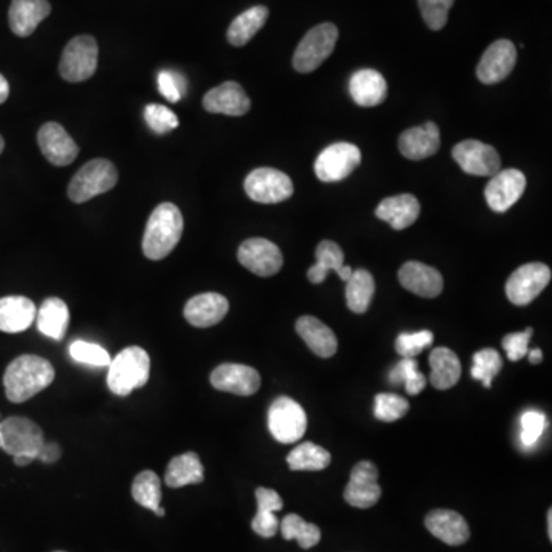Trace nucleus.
Here are the masks:
<instances>
[{
  "instance_id": "nucleus-1",
  "label": "nucleus",
  "mask_w": 552,
  "mask_h": 552,
  "mask_svg": "<svg viewBox=\"0 0 552 552\" xmlns=\"http://www.w3.org/2000/svg\"><path fill=\"white\" fill-rule=\"evenodd\" d=\"M56 378L53 364L36 355H22L14 359L4 375L5 393L14 404H22L50 387Z\"/></svg>"
},
{
  "instance_id": "nucleus-2",
  "label": "nucleus",
  "mask_w": 552,
  "mask_h": 552,
  "mask_svg": "<svg viewBox=\"0 0 552 552\" xmlns=\"http://www.w3.org/2000/svg\"><path fill=\"white\" fill-rule=\"evenodd\" d=\"M183 227V215L175 204L163 203L155 207L143 237L145 257L152 261L168 257L180 243Z\"/></svg>"
},
{
  "instance_id": "nucleus-3",
  "label": "nucleus",
  "mask_w": 552,
  "mask_h": 552,
  "mask_svg": "<svg viewBox=\"0 0 552 552\" xmlns=\"http://www.w3.org/2000/svg\"><path fill=\"white\" fill-rule=\"evenodd\" d=\"M151 359L137 345L122 350L109 364L108 387L117 396H129L149 381Z\"/></svg>"
},
{
  "instance_id": "nucleus-4",
  "label": "nucleus",
  "mask_w": 552,
  "mask_h": 552,
  "mask_svg": "<svg viewBox=\"0 0 552 552\" xmlns=\"http://www.w3.org/2000/svg\"><path fill=\"white\" fill-rule=\"evenodd\" d=\"M119 181L117 169L105 158L91 160L80 168L69 183L68 195L74 203H85L97 195L115 188Z\"/></svg>"
},
{
  "instance_id": "nucleus-5",
  "label": "nucleus",
  "mask_w": 552,
  "mask_h": 552,
  "mask_svg": "<svg viewBox=\"0 0 552 552\" xmlns=\"http://www.w3.org/2000/svg\"><path fill=\"white\" fill-rule=\"evenodd\" d=\"M338 28L333 23H321L312 28L299 42L293 54V68L298 73L309 74L329 59L338 42Z\"/></svg>"
},
{
  "instance_id": "nucleus-6",
  "label": "nucleus",
  "mask_w": 552,
  "mask_h": 552,
  "mask_svg": "<svg viewBox=\"0 0 552 552\" xmlns=\"http://www.w3.org/2000/svg\"><path fill=\"white\" fill-rule=\"evenodd\" d=\"M99 63V45L91 36H77L66 45L60 60V76L69 83L91 79Z\"/></svg>"
},
{
  "instance_id": "nucleus-7",
  "label": "nucleus",
  "mask_w": 552,
  "mask_h": 552,
  "mask_svg": "<svg viewBox=\"0 0 552 552\" xmlns=\"http://www.w3.org/2000/svg\"><path fill=\"white\" fill-rule=\"evenodd\" d=\"M45 444L42 428L28 418L13 416L0 422V448L10 456L28 454L37 459Z\"/></svg>"
},
{
  "instance_id": "nucleus-8",
  "label": "nucleus",
  "mask_w": 552,
  "mask_h": 552,
  "mask_svg": "<svg viewBox=\"0 0 552 552\" xmlns=\"http://www.w3.org/2000/svg\"><path fill=\"white\" fill-rule=\"evenodd\" d=\"M270 434L280 444H295L301 441L307 430L306 411L292 398L281 396L269 408Z\"/></svg>"
},
{
  "instance_id": "nucleus-9",
  "label": "nucleus",
  "mask_w": 552,
  "mask_h": 552,
  "mask_svg": "<svg viewBox=\"0 0 552 552\" xmlns=\"http://www.w3.org/2000/svg\"><path fill=\"white\" fill-rule=\"evenodd\" d=\"M551 281V269L546 264L529 263L520 266L506 281V298L514 306H528Z\"/></svg>"
},
{
  "instance_id": "nucleus-10",
  "label": "nucleus",
  "mask_w": 552,
  "mask_h": 552,
  "mask_svg": "<svg viewBox=\"0 0 552 552\" xmlns=\"http://www.w3.org/2000/svg\"><path fill=\"white\" fill-rule=\"evenodd\" d=\"M244 189L250 200L263 204L281 203L293 195L289 175L272 168H258L250 172L244 181Z\"/></svg>"
},
{
  "instance_id": "nucleus-11",
  "label": "nucleus",
  "mask_w": 552,
  "mask_h": 552,
  "mask_svg": "<svg viewBox=\"0 0 552 552\" xmlns=\"http://www.w3.org/2000/svg\"><path fill=\"white\" fill-rule=\"evenodd\" d=\"M361 163V151L352 143H335L324 149L315 161L316 177L324 183H336L349 177Z\"/></svg>"
},
{
  "instance_id": "nucleus-12",
  "label": "nucleus",
  "mask_w": 552,
  "mask_h": 552,
  "mask_svg": "<svg viewBox=\"0 0 552 552\" xmlns=\"http://www.w3.org/2000/svg\"><path fill=\"white\" fill-rule=\"evenodd\" d=\"M451 154L465 174L493 177L502 168V161L496 149L479 140H465L457 143Z\"/></svg>"
},
{
  "instance_id": "nucleus-13",
  "label": "nucleus",
  "mask_w": 552,
  "mask_h": 552,
  "mask_svg": "<svg viewBox=\"0 0 552 552\" xmlns=\"http://www.w3.org/2000/svg\"><path fill=\"white\" fill-rule=\"evenodd\" d=\"M378 468L373 462L362 460L350 474L349 483L345 487L344 499L349 505L361 510L372 508L381 499L382 490L378 483Z\"/></svg>"
},
{
  "instance_id": "nucleus-14",
  "label": "nucleus",
  "mask_w": 552,
  "mask_h": 552,
  "mask_svg": "<svg viewBox=\"0 0 552 552\" xmlns=\"http://www.w3.org/2000/svg\"><path fill=\"white\" fill-rule=\"evenodd\" d=\"M238 261L258 276H272L283 267L280 247L266 238H250L238 249Z\"/></svg>"
},
{
  "instance_id": "nucleus-15",
  "label": "nucleus",
  "mask_w": 552,
  "mask_h": 552,
  "mask_svg": "<svg viewBox=\"0 0 552 552\" xmlns=\"http://www.w3.org/2000/svg\"><path fill=\"white\" fill-rule=\"evenodd\" d=\"M517 50L510 40H496L488 46L477 65V79L485 85H496L513 73Z\"/></svg>"
},
{
  "instance_id": "nucleus-16",
  "label": "nucleus",
  "mask_w": 552,
  "mask_h": 552,
  "mask_svg": "<svg viewBox=\"0 0 552 552\" xmlns=\"http://www.w3.org/2000/svg\"><path fill=\"white\" fill-rule=\"evenodd\" d=\"M525 188L526 177L522 171L505 169L491 177L490 183L485 188V198L494 212L503 214L520 200Z\"/></svg>"
},
{
  "instance_id": "nucleus-17",
  "label": "nucleus",
  "mask_w": 552,
  "mask_h": 552,
  "mask_svg": "<svg viewBox=\"0 0 552 552\" xmlns=\"http://www.w3.org/2000/svg\"><path fill=\"white\" fill-rule=\"evenodd\" d=\"M211 384L232 395L252 396L260 390L261 376L249 365L221 364L212 372Z\"/></svg>"
},
{
  "instance_id": "nucleus-18",
  "label": "nucleus",
  "mask_w": 552,
  "mask_h": 552,
  "mask_svg": "<svg viewBox=\"0 0 552 552\" xmlns=\"http://www.w3.org/2000/svg\"><path fill=\"white\" fill-rule=\"evenodd\" d=\"M40 151L54 166H68L79 155V146L59 123H46L37 134Z\"/></svg>"
},
{
  "instance_id": "nucleus-19",
  "label": "nucleus",
  "mask_w": 552,
  "mask_h": 552,
  "mask_svg": "<svg viewBox=\"0 0 552 552\" xmlns=\"http://www.w3.org/2000/svg\"><path fill=\"white\" fill-rule=\"evenodd\" d=\"M399 283L404 289L422 298H436L444 290V278L439 270L419 263L408 261L399 269Z\"/></svg>"
},
{
  "instance_id": "nucleus-20",
  "label": "nucleus",
  "mask_w": 552,
  "mask_h": 552,
  "mask_svg": "<svg viewBox=\"0 0 552 552\" xmlns=\"http://www.w3.org/2000/svg\"><path fill=\"white\" fill-rule=\"evenodd\" d=\"M229 312V301L220 293H200L184 306V318L198 329L217 326Z\"/></svg>"
},
{
  "instance_id": "nucleus-21",
  "label": "nucleus",
  "mask_w": 552,
  "mask_h": 552,
  "mask_svg": "<svg viewBox=\"0 0 552 552\" xmlns=\"http://www.w3.org/2000/svg\"><path fill=\"white\" fill-rule=\"evenodd\" d=\"M203 106L212 114L240 117L249 112L250 99L240 83L224 82L207 92L203 99Z\"/></svg>"
},
{
  "instance_id": "nucleus-22",
  "label": "nucleus",
  "mask_w": 552,
  "mask_h": 552,
  "mask_svg": "<svg viewBox=\"0 0 552 552\" xmlns=\"http://www.w3.org/2000/svg\"><path fill=\"white\" fill-rule=\"evenodd\" d=\"M441 148V132L436 123L407 129L399 137V151L408 160H425L436 154Z\"/></svg>"
},
{
  "instance_id": "nucleus-23",
  "label": "nucleus",
  "mask_w": 552,
  "mask_h": 552,
  "mask_svg": "<svg viewBox=\"0 0 552 552\" xmlns=\"http://www.w3.org/2000/svg\"><path fill=\"white\" fill-rule=\"evenodd\" d=\"M425 526L436 539L450 546L464 545L470 539V526L456 511H431L425 517Z\"/></svg>"
},
{
  "instance_id": "nucleus-24",
  "label": "nucleus",
  "mask_w": 552,
  "mask_h": 552,
  "mask_svg": "<svg viewBox=\"0 0 552 552\" xmlns=\"http://www.w3.org/2000/svg\"><path fill=\"white\" fill-rule=\"evenodd\" d=\"M352 99L362 108H373L387 99L388 86L384 76L375 69H359L349 82Z\"/></svg>"
},
{
  "instance_id": "nucleus-25",
  "label": "nucleus",
  "mask_w": 552,
  "mask_h": 552,
  "mask_svg": "<svg viewBox=\"0 0 552 552\" xmlns=\"http://www.w3.org/2000/svg\"><path fill=\"white\" fill-rule=\"evenodd\" d=\"M421 214V203L410 194L395 195L381 201L376 209V217L387 221L395 230H404L416 223Z\"/></svg>"
},
{
  "instance_id": "nucleus-26",
  "label": "nucleus",
  "mask_w": 552,
  "mask_h": 552,
  "mask_svg": "<svg viewBox=\"0 0 552 552\" xmlns=\"http://www.w3.org/2000/svg\"><path fill=\"white\" fill-rule=\"evenodd\" d=\"M36 313V304L25 296L0 298V332H25L36 321Z\"/></svg>"
},
{
  "instance_id": "nucleus-27",
  "label": "nucleus",
  "mask_w": 552,
  "mask_h": 552,
  "mask_svg": "<svg viewBox=\"0 0 552 552\" xmlns=\"http://www.w3.org/2000/svg\"><path fill=\"white\" fill-rule=\"evenodd\" d=\"M296 333L319 358H332L338 350V339L333 330L315 316H301L296 321Z\"/></svg>"
},
{
  "instance_id": "nucleus-28",
  "label": "nucleus",
  "mask_w": 552,
  "mask_h": 552,
  "mask_svg": "<svg viewBox=\"0 0 552 552\" xmlns=\"http://www.w3.org/2000/svg\"><path fill=\"white\" fill-rule=\"evenodd\" d=\"M50 13L48 0H13L10 7L11 31L19 37L31 36Z\"/></svg>"
},
{
  "instance_id": "nucleus-29",
  "label": "nucleus",
  "mask_w": 552,
  "mask_h": 552,
  "mask_svg": "<svg viewBox=\"0 0 552 552\" xmlns=\"http://www.w3.org/2000/svg\"><path fill=\"white\" fill-rule=\"evenodd\" d=\"M37 329L54 339L62 341L65 338L69 324V310L65 301L60 298H48L43 301L36 313Z\"/></svg>"
},
{
  "instance_id": "nucleus-30",
  "label": "nucleus",
  "mask_w": 552,
  "mask_h": 552,
  "mask_svg": "<svg viewBox=\"0 0 552 552\" xmlns=\"http://www.w3.org/2000/svg\"><path fill=\"white\" fill-rule=\"evenodd\" d=\"M430 382L436 390H448L459 382L462 365L453 350L437 347L430 355Z\"/></svg>"
},
{
  "instance_id": "nucleus-31",
  "label": "nucleus",
  "mask_w": 552,
  "mask_h": 552,
  "mask_svg": "<svg viewBox=\"0 0 552 552\" xmlns=\"http://www.w3.org/2000/svg\"><path fill=\"white\" fill-rule=\"evenodd\" d=\"M204 480V468L195 453H184L174 457L166 470L165 482L169 488H183L197 485Z\"/></svg>"
},
{
  "instance_id": "nucleus-32",
  "label": "nucleus",
  "mask_w": 552,
  "mask_h": 552,
  "mask_svg": "<svg viewBox=\"0 0 552 552\" xmlns=\"http://www.w3.org/2000/svg\"><path fill=\"white\" fill-rule=\"evenodd\" d=\"M269 10L263 5L249 8L241 13L234 22L230 23L227 30V40L230 45L244 46L253 39V36L266 25Z\"/></svg>"
},
{
  "instance_id": "nucleus-33",
  "label": "nucleus",
  "mask_w": 552,
  "mask_h": 552,
  "mask_svg": "<svg viewBox=\"0 0 552 552\" xmlns=\"http://www.w3.org/2000/svg\"><path fill=\"white\" fill-rule=\"evenodd\" d=\"M375 278L368 270H353L352 276L345 286L347 306L353 313H365L375 295Z\"/></svg>"
},
{
  "instance_id": "nucleus-34",
  "label": "nucleus",
  "mask_w": 552,
  "mask_h": 552,
  "mask_svg": "<svg viewBox=\"0 0 552 552\" xmlns=\"http://www.w3.org/2000/svg\"><path fill=\"white\" fill-rule=\"evenodd\" d=\"M344 266V252L338 244L330 240L321 241L316 247V264L310 267V283L321 284L330 272H338Z\"/></svg>"
},
{
  "instance_id": "nucleus-35",
  "label": "nucleus",
  "mask_w": 552,
  "mask_h": 552,
  "mask_svg": "<svg viewBox=\"0 0 552 552\" xmlns=\"http://www.w3.org/2000/svg\"><path fill=\"white\" fill-rule=\"evenodd\" d=\"M330 462L332 456L329 451L313 442L298 445L287 456V465L292 471H322L329 467Z\"/></svg>"
},
{
  "instance_id": "nucleus-36",
  "label": "nucleus",
  "mask_w": 552,
  "mask_h": 552,
  "mask_svg": "<svg viewBox=\"0 0 552 552\" xmlns=\"http://www.w3.org/2000/svg\"><path fill=\"white\" fill-rule=\"evenodd\" d=\"M281 534L286 540H296L303 549L318 545L321 540V529L313 523L306 522L298 514H289L281 522Z\"/></svg>"
},
{
  "instance_id": "nucleus-37",
  "label": "nucleus",
  "mask_w": 552,
  "mask_h": 552,
  "mask_svg": "<svg viewBox=\"0 0 552 552\" xmlns=\"http://www.w3.org/2000/svg\"><path fill=\"white\" fill-rule=\"evenodd\" d=\"M132 497L138 505L155 511L161 502L160 477L154 471H143L132 483Z\"/></svg>"
},
{
  "instance_id": "nucleus-38",
  "label": "nucleus",
  "mask_w": 552,
  "mask_h": 552,
  "mask_svg": "<svg viewBox=\"0 0 552 552\" xmlns=\"http://www.w3.org/2000/svg\"><path fill=\"white\" fill-rule=\"evenodd\" d=\"M393 385H404L408 395L416 396L424 390L427 379L419 372L418 362L414 358H402L390 372Z\"/></svg>"
},
{
  "instance_id": "nucleus-39",
  "label": "nucleus",
  "mask_w": 552,
  "mask_h": 552,
  "mask_svg": "<svg viewBox=\"0 0 552 552\" xmlns=\"http://www.w3.org/2000/svg\"><path fill=\"white\" fill-rule=\"evenodd\" d=\"M503 361L500 358L499 352L494 349H483L473 356V368H471V376L476 381H480L483 387L491 388L493 379L499 375L502 370Z\"/></svg>"
},
{
  "instance_id": "nucleus-40",
  "label": "nucleus",
  "mask_w": 552,
  "mask_h": 552,
  "mask_svg": "<svg viewBox=\"0 0 552 552\" xmlns=\"http://www.w3.org/2000/svg\"><path fill=\"white\" fill-rule=\"evenodd\" d=\"M69 355L80 364L92 365V367H106L111 364V356L103 349L102 345L94 342L74 341L69 345Z\"/></svg>"
},
{
  "instance_id": "nucleus-41",
  "label": "nucleus",
  "mask_w": 552,
  "mask_h": 552,
  "mask_svg": "<svg viewBox=\"0 0 552 552\" xmlns=\"http://www.w3.org/2000/svg\"><path fill=\"white\" fill-rule=\"evenodd\" d=\"M410 404L407 399L393 393H379L375 399V416L382 422H395L404 418Z\"/></svg>"
},
{
  "instance_id": "nucleus-42",
  "label": "nucleus",
  "mask_w": 552,
  "mask_h": 552,
  "mask_svg": "<svg viewBox=\"0 0 552 552\" xmlns=\"http://www.w3.org/2000/svg\"><path fill=\"white\" fill-rule=\"evenodd\" d=\"M422 19L428 28L433 31L442 30L447 25L448 14L453 7L454 0H418Z\"/></svg>"
},
{
  "instance_id": "nucleus-43",
  "label": "nucleus",
  "mask_w": 552,
  "mask_h": 552,
  "mask_svg": "<svg viewBox=\"0 0 552 552\" xmlns=\"http://www.w3.org/2000/svg\"><path fill=\"white\" fill-rule=\"evenodd\" d=\"M546 428V416L542 411L528 410L520 418V442L531 448L539 442Z\"/></svg>"
},
{
  "instance_id": "nucleus-44",
  "label": "nucleus",
  "mask_w": 552,
  "mask_h": 552,
  "mask_svg": "<svg viewBox=\"0 0 552 552\" xmlns=\"http://www.w3.org/2000/svg\"><path fill=\"white\" fill-rule=\"evenodd\" d=\"M434 336L430 330H421V332L401 333L396 339V352L402 358H414L419 353L424 352L433 344Z\"/></svg>"
},
{
  "instance_id": "nucleus-45",
  "label": "nucleus",
  "mask_w": 552,
  "mask_h": 552,
  "mask_svg": "<svg viewBox=\"0 0 552 552\" xmlns=\"http://www.w3.org/2000/svg\"><path fill=\"white\" fill-rule=\"evenodd\" d=\"M145 120L155 134H168L178 128V117L171 109L163 105H148L145 108Z\"/></svg>"
},
{
  "instance_id": "nucleus-46",
  "label": "nucleus",
  "mask_w": 552,
  "mask_h": 552,
  "mask_svg": "<svg viewBox=\"0 0 552 552\" xmlns=\"http://www.w3.org/2000/svg\"><path fill=\"white\" fill-rule=\"evenodd\" d=\"M158 91L168 102H180L181 97L186 92V79L178 73L161 71L158 74Z\"/></svg>"
},
{
  "instance_id": "nucleus-47",
  "label": "nucleus",
  "mask_w": 552,
  "mask_h": 552,
  "mask_svg": "<svg viewBox=\"0 0 552 552\" xmlns=\"http://www.w3.org/2000/svg\"><path fill=\"white\" fill-rule=\"evenodd\" d=\"M531 336H533V329L528 327L525 332L510 333L502 339L503 350L510 361L517 362L528 355Z\"/></svg>"
},
{
  "instance_id": "nucleus-48",
  "label": "nucleus",
  "mask_w": 552,
  "mask_h": 552,
  "mask_svg": "<svg viewBox=\"0 0 552 552\" xmlns=\"http://www.w3.org/2000/svg\"><path fill=\"white\" fill-rule=\"evenodd\" d=\"M252 529L258 536L270 539V537L278 533L280 520H278V517L272 511L258 510L252 520Z\"/></svg>"
},
{
  "instance_id": "nucleus-49",
  "label": "nucleus",
  "mask_w": 552,
  "mask_h": 552,
  "mask_svg": "<svg viewBox=\"0 0 552 552\" xmlns=\"http://www.w3.org/2000/svg\"><path fill=\"white\" fill-rule=\"evenodd\" d=\"M255 496H257L258 510L272 511V513L283 510V499L275 490L263 487L257 488Z\"/></svg>"
},
{
  "instance_id": "nucleus-50",
  "label": "nucleus",
  "mask_w": 552,
  "mask_h": 552,
  "mask_svg": "<svg viewBox=\"0 0 552 552\" xmlns=\"http://www.w3.org/2000/svg\"><path fill=\"white\" fill-rule=\"evenodd\" d=\"M60 456H62V450L56 442H45L37 454V459L42 460L45 464H54L60 459Z\"/></svg>"
},
{
  "instance_id": "nucleus-51",
  "label": "nucleus",
  "mask_w": 552,
  "mask_h": 552,
  "mask_svg": "<svg viewBox=\"0 0 552 552\" xmlns=\"http://www.w3.org/2000/svg\"><path fill=\"white\" fill-rule=\"evenodd\" d=\"M8 96H10V85H8L7 79L0 74V105L7 102Z\"/></svg>"
},
{
  "instance_id": "nucleus-52",
  "label": "nucleus",
  "mask_w": 552,
  "mask_h": 552,
  "mask_svg": "<svg viewBox=\"0 0 552 552\" xmlns=\"http://www.w3.org/2000/svg\"><path fill=\"white\" fill-rule=\"evenodd\" d=\"M13 459L17 467H28V465L33 464L34 460H36L28 456V454H19V456H14Z\"/></svg>"
},
{
  "instance_id": "nucleus-53",
  "label": "nucleus",
  "mask_w": 552,
  "mask_h": 552,
  "mask_svg": "<svg viewBox=\"0 0 552 552\" xmlns=\"http://www.w3.org/2000/svg\"><path fill=\"white\" fill-rule=\"evenodd\" d=\"M528 355L531 364L537 365L543 361V353L540 349L529 350Z\"/></svg>"
},
{
  "instance_id": "nucleus-54",
  "label": "nucleus",
  "mask_w": 552,
  "mask_h": 552,
  "mask_svg": "<svg viewBox=\"0 0 552 552\" xmlns=\"http://www.w3.org/2000/svg\"><path fill=\"white\" fill-rule=\"evenodd\" d=\"M338 273L339 275V278H341L342 281H345V283H347V281H349V278L350 276H352V273H353V269L352 267L350 266H342L341 269L338 270Z\"/></svg>"
},
{
  "instance_id": "nucleus-55",
  "label": "nucleus",
  "mask_w": 552,
  "mask_h": 552,
  "mask_svg": "<svg viewBox=\"0 0 552 552\" xmlns=\"http://www.w3.org/2000/svg\"><path fill=\"white\" fill-rule=\"evenodd\" d=\"M548 537L552 540V510L548 511Z\"/></svg>"
},
{
  "instance_id": "nucleus-56",
  "label": "nucleus",
  "mask_w": 552,
  "mask_h": 552,
  "mask_svg": "<svg viewBox=\"0 0 552 552\" xmlns=\"http://www.w3.org/2000/svg\"><path fill=\"white\" fill-rule=\"evenodd\" d=\"M155 514H157L158 517H163L166 514L165 508H161V506H158L157 510L154 511Z\"/></svg>"
},
{
  "instance_id": "nucleus-57",
  "label": "nucleus",
  "mask_w": 552,
  "mask_h": 552,
  "mask_svg": "<svg viewBox=\"0 0 552 552\" xmlns=\"http://www.w3.org/2000/svg\"><path fill=\"white\" fill-rule=\"evenodd\" d=\"M4 148H5L4 137L0 135V154H2V151H4Z\"/></svg>"
},
{
  "instance_id": "nucleus-58",
  "label": "nucleus",
  "mask_w": 552,
  "mask_h": 552,
  "mask_svg": "<svg viewBox=\"0 0 552 552\" xmlns=\"http://www.w3.org/2000/svg\"><path fill=\"white\" fill-rule=\"evenodd\" d=\"M57 552H63V551H57Z\"/></svg>"
},
{
  "instance_id": "nucleus-59",
  "label": "nucleus",
  "mask_w": 552,
  "mask_h": 552,
  "mask_svg": "<svg viewBox=\"0 0 552 552\" xmlns=\"http://www.w3.org/2000/svg\"><path fill=\"white\" fill-rule=\"evenodd\" d=\"M0 422H2V421H0Z\"/></svg>"
}]
</instances>
